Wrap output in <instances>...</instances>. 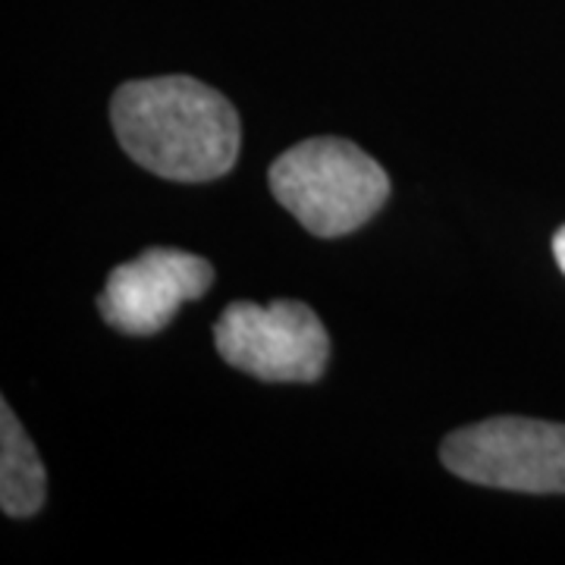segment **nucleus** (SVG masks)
<instances>
[{
    "label": "nucleus",
    "mask_w": 565,
    "mask_h": 565,
    "mask_svg": "<svg viewBox=\"0 0 565 565\" xmlns=\"http://www.w3.org/2000/svg\"><path fill=\"white\" fill-rule=\"evenodd\" d=\"M553 255H556V264H559V270L565 274V226L553 236Z\"/></svg>",
    "instance_id": "obj_7"
},
{
    "label": "nucleus",
    "mask_w": 565,
    "mask_h": 565,
    "mask_svg": "<svg viewBox=\"0 0 565 565\" xmlns=\"http://www.w3.org/2000/svg\"><path fill=\"white\" fill-rule=\"evenodd\" d=\"M0 505L13 519H29L44 505V465L10 403L0 405Z\"/></svg>",
    "instance_id": "obj_6"
},
{
    "label": "nucleus",
    "mask_w": 565,
    "mask_h": 565,
    "mask_svg": "<svg viewBox=\"0 0 565 565\" xmlns=\"http://www.w3.org/2000/svg\"><path fill=\"white\" fill-rule=\"evenodd\" d=\"M267 182L274 199L323 239L364 226L390 199L384 167L345 139H308L282 151Z\"/></svg>",
    "instance_id": "obj_2"
},
{
    "label": "nucleus",
    "mask_w": 565,
    "mask_h": 565,
    "mask_svg": "<svg viewBox=\"0 0 565 565\" xmlns=\"http://www.w3.org/2000/svg\"><path fill=\"white\" fill-rule=\"evenodd\" d=\"M214 282V267L180 248H148L136 262L107 274L98 311L114 330L151 337L173 321L180 305L202 299Z\"/></svg>",
    "instance_id": "obj_5"
},
{
    "label": "nucleus",
    "mask_w": 565,
    "mask_h": 565,
    "mask_svg": "<svg viewBox=\"0 0 565 565\" xmlns=\"http://www.w3.org/2000/svg\"><path fill=\"white\" fill-rule=\"evenodd\" d=\"M223 362L267 384H315L330 359L321 318L302 302H233L214 323Z\"/></svg>",
    "instance_id": "obj_3"
},
{
    "label": "nucleus",
    "mask_w": 565,
    "mask_h": 565,
    "mask_svg": "<svg viewBox=\"0 0 565 565\" xmlns=\"http://www.w3.org/2000/svg\"><path fill=\"white\" fill-rule=\"evenodd\" d=\"M110 120L122 151L163 180H221L239 161L236 107L192 76L126 82L114 92Z\"/></svg>",
    "instance_id": "obj_1"
},
{
    "label": "nucleus",
    "mask_w": 565,
    "mask_h": 565,
    "mask_svg": "<svg viewBox=\"0 0 565 565\" xmlns=\"http://www.w3.org/2000/svg\"><path fill=\"white\" fill-rule=\"evenodd\" d=\"M444 465L465 481L519 493H565V424L490 418L449 434Z\"/></svg>",
    "instance_id": "obj_4"
}]
</instances>
